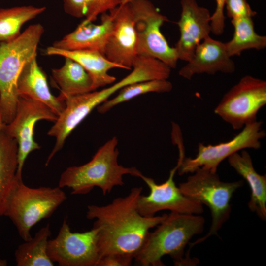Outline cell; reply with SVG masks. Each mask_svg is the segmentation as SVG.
Instances as JSON below:
<instances>
[{
	"instance_id": "28",
	"label": "cell",
	"mask_w": 266,
	"mask_h": 266,
	"mask_svg": "<svg viewBox=\"0 0 266 266\" xmlns=\"http://www.w3.org/2000/svg\"><path fill=\"white\" fill-rule=\"evenodd\" d=\"M216 8L210 18L211 32L215 35H221L225 28L224 7L225 0H215Z\"/></svg>"
},
{
	"instance_id": "22",
	"label": "cell",
	"mask_w": 266,
	"mask_h": 266,
	"mask_svg": "<svg viewBox=\"0 0 266 266\" xmlns=\"http://www.w3.org/2000/svg\"><path fill=\"white\" fill-rule=\"evenodd\" d=\"M51 234L49 224L41 228L30 240L20 244L15 251L17 266H53L47 253Z\"/></svg>"
},
{
	"instance_id": "29",
	"label": "cell",
	"mask_w": 266,
	"mask_h": 266,
	"mask_svg": "<svg viewBox=\"0 0 266 266\" xmlns=\"http://www.w3.org/2000/svg\"><path fill=\"white\" fill-rule=\"evenodd\" d=\"M133 258L129 256L112 254L102 257L98 266H131Z\"/></svg>"
},
{
	"instance_id": "31",
	"label": "cell",
	"mask_w": 266,
	"mask_h": 266,
	"mask_svg": "<svg viewBox=\"0 0 266 266\" xmlns=\"http://www.w3.org/2000/svg\"><path fill=\"white\" fill-rule=\"evenodd\" d=\"M7 264V261L6 260L0 259V266H6Z\"/></svg>"
},
{
	"instance_id": "9",
	"label": "cell",
	"mask_w": 266,
	"mask_h": 266,
	"mask_svg": "<svg viewBox=\"0 0 266 266\" xmlns=\"http://www.w3.org/2000/svg\"><path fill=\"white\" fill-rule=\"evenodd\" d=\"M262 123L257 120L247 124L233 139L225 142L214 145L199 143L197 154L193 158L185 157L184 148H179L178 174L194 173L200 167L217 172L219 164L233 154L247 148L259 149L261 140L266 136Z\"/></svg>"
},
{
	"instance_id": "3",
	"label": "cell",
	"mask_w": 266,
	"mask_h": 266,
	"mask_svg": "<svg viewBox=\"0 0 266 266\" xmlns=\"http://www.w3.org/2000/svg\"><path fill=\"white\" fill-rule=\"evenodd\" d=\"M117 144L118 139L114 137L100 147L87 163L67 168L61 175L58 186L70 188L73 195L88 194L97 187L105 195L114 187L124 185V175L139 177L142 173L136 168L126 167L118 164Z\"/></svg>"
},
{
	"instance_id": "11",
	"label": "cell",
	"mask_w": 266,
	"mask_h": 266,
	"mask_svg": "<svg viewBox=\"0 0 266 266\" xmlns=\"http://www.w3.org/2000/svg\"><path fill=\"white\" fill-rule=\"evenodd\" d=\"M179 163L172 168L168 179L164 183L158 184L155 180L141 174V178L148 187V195H141L137 201V208L143 216L150 217L156 213L168 210L172 212L180 214L200 215L203 212V204L184 195L174 180Z\"/></svg>"
},
{
	"instance_id": "7",
	"label": "cell",
	"mask_w": 266,
	"mask_h": 266,
	"mask_svg": "<svg viewBox=\"0 0 266 266\" xmlns=\"http://www.w3.org/2000/svg\"><path fill=\"white\" fill-rule=\"evenodd\" d=\"M134 19L138 55L159 60L171 68L178 60L174 47H171L161 31L167 17L161 14L149 0H128Z\"/></svg>"
},
{
	"instance_id": "16",
	"label": "cell",
	"mask_w": 266,
	"mask_h": 266,
	"mask_svg": "<svg viewBox=\"0 0 266 266\" xmlns=\"http://www.w3.org/2000/svg\"><path fill=\"white\" fill-rule=\"evenodd\" d=\"M112 28L111 14L104 13L101 14L100 24L83 21L73 31L54 42L52 46L64 50H93L104 54Z\"/></svg>"
},
{
	"instance_id": "6",
	"label": "cell",
	"mask_w": 266,
	"mask_h": 266,
	"mask_svg": "<svg viewBox=\"0 0 266 266\" xmlns=\"http://www.w3.org/2000/svg\"><path fill=\"white\" fill-rule=\"evenodd\" d=\"M243 181H222L217 172L203 167L198 168L179 188L185 196L204 204L210 209L212 223L208 233L190 243V249L217 235L222 225L229 218L231 211V199L235 191L241 187Z\"/></svg>"
},
{
	"instance_id": "19",
	"label": "cell",
	"mask_w": 266,
	"mask_h": 266,
	"mask_svg": "<svg viewBox=\"0 0 266 266\" xmlns=\"http://www.w3.org/2000/svg\"><path fill=\"white\" fill-rule=\"evenodd\" d=\"M229 165L247 182L251 190L248 206L263 221L266 220V176L255 169L250 154L246 150L234 153L228 158Z\"/></svg>"
},
{
	"instance_id": "2",
	"label": "cell",
	"mask_w": 266,
	"mask_h": 266,
	"mask_svg": "<svg viewBox=\"0 0 266 266\" xmlns=\"http://www.w3.org/2000/svg\"><path fill=\"white\" fill-rule=\"evenodd\" d=\"M205 219L199 215L172 212L153 232H149L134 257L142 266H164L162 258L169 255L175 266H194L184 257V249L191 239L201 233Z\"/></svg>"
},
{
	"instance_id": "21",
	"label": "cell",
	"mask_w": 266,
	"mask_h": 266,
	"mask_svg": "<svg viewBox=\"0 0 266 266\" xmlns=\"http://www.w3.org/2000/svg\"><path fill=\"white\" fill-rule=\"evenodd\" d=\"M64 58L63 65L51 71L52 77L60 90L58 97L65 101L68 97L94 91L92 78L86 70L73 60Z\"/></svg>"
},
{
	"instance_id": "4",
	"label": "cell",
	"mask_w": 266,
	"mask_h": 266,
	"mask_svg": "<svg viewBox=\"0 0 266 266\" xmlns=\"http://www.w3.org/2000/svg\"><path fill=\"white\" fill-rule=\"evenodd\" d=\"M44 32L41 24H33L13 40L0 43V106L5 125L15 115L19 76L25 65L37 56Z\"/></svg>"
},
{
	"instance_id": "15",
	"label": "cell",
	"mask_w": 266,
	"mask_h": 266,
	"mask_svg": "<svg viewBox=\"0 0 266 266\" xmlns=\"http://www.w3.org/2000/svg\"><path fill=\"white\" fill-rule=\"evenodd\" d=\"M235 64L228 54L225 43L210 36L197 46L192 58L179 71V75L190 80L196 74L233 73Z\"/></svg>"
},
{
	"instance_id": "23",
	"label": "cell",
	"mask_w": 266,
	"mask_h": 266,
	"mask_svg": "<svg viewBox=\"0 0 266 266\" xmlns=\"http://www.w3.org/2000/svg\"><path fill=\"white\" fill-rule=\"evenodd\" d=\"M234 28L232 38L225 43L229 56H239L242 51L254 49H264L266 47V36L257 33L252 17L231 19Z\"/></svg>"
},
{
	"instance_id": "20",
	"label": "cell",
	"mask_w": 266,
	"mask_h": 266,
	"mask_svg": "<svg viewBox=\"0 0 266 266\" xmlns=\"http://www.w3.org/2000/svg\"><path fill=\"white\" fill-rule=\"evenodd\" d=\"M18 146L16 140L0 131V216H2L18 176Z\"/></svg>"
},
{
	"instance_id": "1",
	"label": "cell",
	"mask_w": 266,
	"mask_h": 266,
	"mask_svg": "<svg viewBox=\"0 0 266 266\" xmlns=\"http://www.w3.org/2000/svg\"><path fill=\"white\" fill-rule=\"evenodd\" d=\"M142 191V187H134L127 196L107 205L87 206L86 218L95 220L93 227L97 230L100 258L119 254L134 259L149 230L166 218L167 214L147 217L139 213L137 201Z\"/></svg>"
},
{
	"instance_id": "14",
	"label": "cell",
	"mask_w": 266,
	"mask_h": 266,
	"mask_svg": "<svg viewBox=\"0 0 266 266\" xmlns=\"http://www.w3.org/2000/svg\"><path fill=\"white\" fill-rule=\"evenodd\" d=\"M181 12L177 22L179 39L175 44L178 60L189 62L198 45L211 32L209 10L200 6L196 0H181Z\"/></svg>"
},
{
	"instance_id": "18",
	"label": "cell",
	"mask_w": 266,
	"mask_h": 266,
	"mask_svg": "<svg viewBox=\"0 0 266 266\" xmlns=\"http://www.w3.org/2000/svg\"><path fill=\"white\" fill-rule=\"evenodd\" d=\"M44 53L48 56L68 57L79 64L91 76L94 91L114 83L116 78L110 75L108 71L113 68H121L97 51L64 50L50 46L45 49Z\"/></svg>"
},
{
	"instance_id": "27",
	"label": "cell",
	"mask_w": 266,
	"mask_h": 266,
	"mask_svg": "<svg viewBox=\"0 0 266 266\" xmlns=\"http://www.w3.org/2000/svg\"><path fill=\"white\" fill-rule=\"evenodd\" d=\"M227 15L231 19L253 17L257 14L246 0H225Z\"/></svg>"
},
{
	"instance_id": "30",
	"label": "cell",
	"mask_w": 266,
	"mask_h": 266,
	"mask_svg": "<svg viewBox=\"0 0 266 266\" xmlns=\"http://www.w3.org/2000/svg\"><path fill=\"white\" fill-rule=\"evenodd\" d=\"M5 125V124H4L3 120V117L0 106V131L3 129Z\"/></svg>"
},
{
	"instance_id": "13",
	"label": "cell",
	"mask_w": 266,
	"mask_h": 266,
	"mask_svg": "<svg viewBox=\"0 0 266 266\" xmlns=\"http://www.w3.org/2000/svg\"><path fill=\"white\" fill-rule=\"evenodd\" d=\"M109 12L112 16L113 28L104 54L121 68L130 70L138 54L134 19L128 0H123Z\"/></svg>"
},
{
	"instance_id": "5",
	"label": "cell",
	"mask_w": 266,
	"mask_h": 266,
	"mask_svg": "<svg viewBox=\"0 0 266 266\" xmlns=\"http://www.w3.org/2000/svg\"><path fill=\"white\" fill-rule=\"evenodd\" d=\"M66 200V193L59 186L30 187L18 176L3 216L11 220L21 238L27 241L32 237V227L50 217Z\"/></svg>"
},
{
	"instance_id": "26",
	"label": "cell",
	"mask_w": 266,
	"mask_h": 266,
	"mask_svg": "<svg viewBox=\"0 0 266 266\" xmlns=\"http://www.w3.org/2000/svg\"><path fill=\"white\" fill-rule=\"evenodd\" d=\"M123 0H63L64 11L76 18H85L86 23L96 20L100 14L109 12Z\"/></svg>"
},
{
	"instance_id": "17",
	"label": "cell",
	"mask_w": 266,
	"mask_h": 266,
	"mask_svg": "<svg viewBox=\"0 0 266 266\" xmlns=\"http://www.w3.org/2000/svg\"><path fill=\"white\" fill-rule=\"evenodd\" d=\"M19 97L39 101L58 116L64 109L65 101L50 92L46 77L37 63L36 57L22 69L17 82Z\"/></svg>"
},
{
	"instance_id": "24",
	"label": "cell",
	"mask_w": 266,
	"mask_h": 266,
	"mask_svg": "<svg viewBox=\"0 0 266 266\" xmlns=\"http://www.w3.org/2000/svg\"><path fill=\"white\" fill-rule=\"evenodd\" d=\"M46 7L33 5L0 9V43L13 40L20 34L21 28L28 21L42 14Z\"/></svg>"
},
{
	"instance_id": "10",
	"label": "cell",
	"mask_w": 266,
	"mask_h": 266,
	"mask_svg": "<svg viewBox=\"0 0 266 266\" xmlns=\"http://www.w3.org/2000/svg\"><path fill=\"white\" fill-rule=\"evenodd\" d=\"M47 253L60 266H98L100 255L97 230L73 232L66 217L56 237L49 240Z\"/></svg>"
},
{
	"instance_id": "25",
	"label": "cell",
	"mask_w": 266,
	"mask_h": 266,
	"mask_svg": "<svg viewBox=\"0 0 266 266\" xmlns=\"http://www.w3.org/2000/svg\"><path fill=\"white\" fill-rule=\"evenodd\" d=\"M172 88V84L167 79H152L134 82L122 88L115 97L99 105L97 107V110L100 113L104 114L115 106L139 95L150 92H169Z\"/></svg>"
},
{
	"instance_id": "12",
	"label": "cell",
	"mask_w": 266,
	"mask_h": 266,
	"mask_svg": "<svg viewBox=\"0 0 266 266\" xmlns=\"http://www.w3.org/2000/svg\"><path fill=\"white\" fill-rule=\"evenodd\" d=\"M58 116L43 103L30 98L19 97L15 115L5 125L3 131L15 139L18 146L17 175L22 177L24 163L28 155L39 149L34 139L35 123L41 120L55 122Z\"/></svg>"
},
{
	"instance_id": "8",
	"label": "cell",
	"mask_w": 266,
	"mask_h": 266,
	"mask_svg": "<svg viewBox=\"0 0 266 266\" xmlns=\"http://www.w3.org/2000/svg\"><path fill=\"white\" fill-rule=\"evenodd\" d=\"M266 104V81L245 75L226 92L214 113L239 130L257 121L259 111Z\"/></svg>"
}]
</instances>
